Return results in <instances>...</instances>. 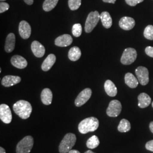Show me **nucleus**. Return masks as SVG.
<instances>
[{"mask_svg": "<svg viewBox=\"0 0 153 153\" xmlns=\"http://www.w3.org/2000/svg\"><path fill=\"white\" fill-rule=\"evenodd\" d=\"M14 112L22 119H28L32 112L33 108L31 104L27 101L21 100L16 102L13 106Z\"/></svg>", "mask_w": 153, "mask_h": 153, "instance_id": "f257e3e1", "label": "nucleus"}, {"mask_svg": "<svg viewBox=\"0 0 153 153\" xmlns=\"http://www.w3.org/2000/svg\"><path fill=\"white\" fill-rule=\"evenodd\" d=\"M99 121L95 117H90L81 121L78 125V131L81 134L95 131L98 128Z\"/></svg>", "mask_w": 153, "mask_h": 153, "instance_id": "f03ea898", "label": "nucleus"}, {"mask_svg": "<svg viewBox=\"0 0 153 153\" xmlns=\"http://www.w3.org/2000/svg\"><path fill=\"white\" fill-rule=\"evenodd\" d=\"M76 140V136L74 134L71 133L66 134L59 145V150L60 153H69L75 145Z\"/></svg>", "mask_w": 153, "mask_h": 153, "instance_id": "7ed1b4c3", "label": "nucleus"}, {"mask_svg": "<svg viewBox=\"0 0 153 153\" xmlns=\"http://www.w3.org/2000/svg\"><path fill=\"white\" fill-rule=\"evenodd\" d=\"M33 146V138L31 136L24 137L18 143L16 147V153H30Z\"/></svg>", "mask_w": 153, "mask_h": 153, "instance_id": "20e7f679", "label": "nucleus"}, {"mask_svg": "<svg viewBox=\"0 0 153 153\" xmlns=\"http://www.w3.org/2000/svg\"><path fill=\"white\" fill-rule=\"evenodd\" d=\"M100 19V15L98 11H92L89 13L85 23V31L87 33H91L96 27Z\"/></svg>", "mask_w": 153, "mask_h": 153, "instance_id": "39448f33", "label": "nucleus"}, {"mask_svg": "<svg viewBox=\"0 0 153 153\" xmlns=\"http://www.w3.org/2000/svg\"><path fill=\"white\" fill-rule=\"evenodd\" d=\"M136 50L132 48H128L124 50L121 58V62L124 65H131L137 59Z\"/></svg>", "mask_w": 153, "mask_h": 153, "instance_id": "423d86ee", "label": "nucleus"}, {"mask_svg": "<svg viewBox=\"0 0 153 153\" xmlns=\"http://www.w3.org/2000/svg\"><path fill=\"white\" fill-rule=\"evenodd\" d=\"M122 105L120 102L117 100H113L110 102L107 109V114L109 117H115L120 114Z\"/></svg>", "mask_w": 153, "mask_h": 153, "instance_id": "0eeeda50", "label": "nucleus"}, {"mask_svg": "<svg viewBox=\"0 0 153 153\" xmlns=\"http://www.w3.org/2000/svg\"><path fill=\"white\" fill-rule=\"evenodd\" d=\"M91 95L92 90L90 88H86L84 89L77 96L74 102L75 105L78 107L82 106V105L85 104L90 99Z\"/></svg>", "mask_w": 153, "mask_h": 153, "instance_id": "6e6552de", "label": "nucleus"}, {"mask_svg": "<svg viewBox=\"0 0 153 153\" xmlns=\"http://www.w3.org/2000/svg\"><path fill=\"white\" fill-rule=\"evenodd\" d=\"M136 74L138 82L143 86H145L149 81L148 69L143 66H139L136 69Z\"/></svg>", "mask_w": 153, "mask_h": 153, "instance_id": "1a4fd4ad", "label": "nucleus"}, {"mask_svg": "<svg viewBox=\"0 0 153 153\" xmlns=\"http://www.w3.org/2000/svg\"><path fill=\"white\" fill-rule=\"evenodd\" d=\"M0 119L5 124H9L12 120V114L9 107L5 104L0 105Z\"/></svg>", "mask_w": 153, "mask_h": 153, "instance_id": "9d476101", "label": "nucleus"}, {"mask_svg": "<svg viewBox=\"0 0 153 153\" xmlns=\"http://www.w3.org/2000/svg\"><path fill=\"white\" fill-rule=\"evenodd\" d=\"M19 33L20 36L24 39L30 38L31 33V28L27 22L22 21L19 25Z\"/></svg>", "mask_w": 153, "mask_h": 153, "instance_id": "9b49d317", "label": "nucleus"}, {"mask_svg": "<svg viewBox=\"0 0 153 153\" xmlns=\"http://www.w3.org/2000/svg\"><path fill=\"white\" fill-rule=\"evenodd\" d=\"M72 42L73 39L70 35L64 34L56 39L55 45L60 47H65L70 45Z\"/></svg>", "mask_w": 153, "mask_h": 153, "instance_id": "f8f14e48", "label": "nucleus"}, {"mask_svg": "<svg viewBox=\"0 0 153 153\" xmlns=\"http://www.w3.org/2000/svg\"><path fill=\"white\" fill-rule=\"evenodd\" d=\"M135 26V21L133 18L129 16H124L119 21V26L123 30H130Z\"/></svg>", "mask_w": 153, "mask_h": 153, "instance_id": "ddd939ff", "label": "nucleus"}, {"mask_svg": "<svg viewBox=\"0 0 153 153\" xmlns=\"http://www.w3.org/2000/svg\"><path fill=\"white\" fill-rule=\"evenodd\" d=\"M21 81V78L20 76H6L2 78L1 83L4 86L9 88L19 83Z\"/></svg>", "mask_w": 153, "mask_h": 153, "instance_id": "4468645a", "label": "nucleus"}, {"mask_svg": "<svg viewBox=\"0 0 153 153\" xmlns=\"http://www.w3.org/2000/svg\"><path fill=\"white\" fill-rule=\"evenodd\" d=\"M11 64L18 69H24L27 66V61L19 55H14L11 59Z\"/></svg>", "mask_w": 153, "mask_h": 153, "instance_id": "2eb2a0df", "label": "nucleus"}, {"mask_svg": "<svg viewBox=\"0 0 153 153\" xmlns=\"http://www.w3.org/2000/svg\"><path fill=\"white\" fill-rule=\"evenodd\" d=\"M31 47L33 55L37 57H42L45 54V49L44 46L38 41H33Z\"/></svg>", "mask_w": 153, "mask_h": 153, "instance_id": "dca6fc26", "label": "nucleus"}, {"mask_svg": "<svg viewBox=\"0 0 153 153\" xmlns=\"http://www.w3.org/2000/svg\"><path fill=\"white\" fill-rule=\"evenodd\" d=\"M16 36L13 33H9L6 39L5 49L7 53L11 52L15 48Z\"/></svg>", "mask_w": 153, "mask_h": 153, "instance_id": "f3484780", "label": "nucleus"}, {"mask_svg": "<svg viewBox=\"0 0 153 153\" xmlns=\"http://www.w3.org/2000/svg\"><path fill=\"white\" fill-rule=\"evenodd\" d=\"M104 90L107 94L111 97H114L117 93V90L114 82L111 80H107L104 83Z\"/></svg>", "mask_w": 153, "mask_h": 153, "instance_id": "a211bd4d", "label": "nucleus"}, {"mask_svg": "<svg viewBox=\"0 0 153 153\" xmlns=\"http://www.w3.org/2000/svg\"><path fill=\"white\" fill-rule=\"evenodd\" d=\"M40 98L42 103L45 105L51 104L53 98V94L51 90L48 88L43 89L41 93Z\"/></svg>", "mask_w": 153, "mask_h": 153, "instance_id": "6ab92c4d", "label": "nucleus"}, {"mask_svg": "<svg viewBox=\"0 0 153 153\" xmlns=\"http://www.w3.org/2000/svg\"><path fill=\"white\" fill-rule=\"evenodd\" d=\"M138 105L141 108H146L152 102V99L150 96L148 95L147 94L144 93H141L138 95Z\"/></svg>", "mask_w": 153, "mask_h": 153, "instance_id": "aec40b11", "label": "nucleus"}, {"mask_svg": "<svg viewBox=\"0 0 153 153\" xmlns=\"http://www.w3.org/2000/svg\"><path fill=\"white\" fill-rule=\"evenodd\" d=\"M56 56L53 54H50L48 55L47 58L44 60L42 65V69L43 71H47L51 69L52 66L54 65L56 62Z\"/></svg>", "mask_w": 153, "mask_h": 153, "instance_id": "412c9836", "label": "nucleus"}, {"mask_svg": "<svg viewBox=\"0 0 153 153\" xmlns=\"http://www.w3.org/2000/svg\"><path fill=\"white\" fill-rule=\"evenodd\" d=\"M125 82L129 88H137L138 85V80L136 76L131 73H127L125 76Z\"/></svg>", "mask_w": 153, "mask_h": 153, "instance_id": "4be33fe9", "label": "nucleus"}, {"mask_svg": "<svg viewBox=\"0 0 153 153\" xmlns=\"http://www.w3.org/2000/svg\"><path fill=\"white\" fill-rule=\"evenodd\" d=\"M100 20L103 24V26L105 28H109L112 26V19L108 12H102L100 14Z\"/></svg>", "mask_w": 153, "mask_h": 153, "instance_id": "5701e85b", "label": "nucleus"}, {"mask_svg": "<svg viewBox=\"0 0 153 153\" xmlns=\"http://www.w3.org/2000/svg\"><path fill=\"white\" fill-rule=\"evenodd\" d=\"M81 56V51L78 47L71 48L68 53V57L72 61L78 60Z\"/></svg>", "mask_w": 153, "mask_h": 153, "instance_id": "b1692460", "label": "nucleus"}, {"mask_svg": "<svg viewBox=\"0 0 153 153\" xmlns=\"http://www.w3.org/2000/svg\"><path fill=\"white\" fill-rule=\"evenodd\" d=\"M131 129V126L129 121L126 119H123L120 121L119 125L117 127V129L120 132L124 133L129 131Z\"/></svg>", "mask_w": 153, "mask_h": 153, "instance_id": "393cba45", "label": "nucleus"}, {"mask_svg": "<svg viewBox=\"0 0 153 153\" xmlns=\"http://www.w3.org/2000/svg\"><path fill=\"white\" fill-rule=\"evenodd\" d=\"M100 141L98 137L95 135H94L92 137L89 138L86 142V146L88 149H94L97 148L99 145Z\"/></svg>", "mask_w": 153, "mask_h": 153, "instance_id": "a878e982", "label": "nucleus"}, {"mask_svg": "<svg viewBox=\"0 0 153 153\" xmlns=\"http://www.w3.org/2000/svg\"><path fill=\"white\" fill-rule=\"evenodd\" d=\"M58 1L59 0H45L43 5V10L45 11H51L57 5Z\"/></svg>", "mask_w": 153, "mask_h": 153, "instance_id": "bb28decb", "label": "nucleus"}, {"mask_svg": "<svg viewBox=\"0 0 153 153\" xmlns=\"http://www.w3.org/2000/svg\"><path fill=\"white\" fill-rule=\"evenodd\" d=\"M72 33L75 37H79L82 32V26L79 23H76L72 27Z\"/></svg>", "mask_w": 153, "mask_h": 153, "instance_id": "cd10ccee", "label": "nucleus"}, {"mask_svg": "<svg viewBox=\"0 0 153 153\" xmlns=\"http://www.w3.org/2000/svg\"><path fill=\"white\" fill-rule=\"evenodd\" d=\"M143 35L145 38L149 40H153V26L148 25L144 30Z\"/></svg>", "mask_w": 153, "mask_h": 153, "instance_id": "c85d7f7f", "label": "nucleus"}, {"mask_svg": "<svg viewBox=\"0 0 153 153\" xmlns=\"http://www.w3.org/2000/svg\"><path fill=\"white\" fill-rule=\"evenodd\" d=\"M68 5L71 10H76L81 5V0H69Z\"/></svg>", "mask_w": 153, "mask_h": 153, "instance_id": "c756f323", "label": "nucleus"}, {"mask_svg": "<svg viewBox=\"0 0 153 153\" xmlns=\"http://www.w3.org/2000/svg\"><path fill=\"white\" fill-rule=\"evenodd\" d=\"M9 7L10 6L8 4L4 2H1L0 3V13H4L5 11H7L9 9Z\"/></svg>", "mask_w": 153, "mask_h": 153, "instance_id": "7c9ffc66", "label": "nucleus"}, {"mask_svg": "<svg viewBox=\"0 0 153 153\" xmlns=\"http://www.w3.org/2000/svg\"><path fill=\"white\" fill-rule=\"evenodd\" d=\"M143 1V0H126V3L131 6H135L138 4Z\"/></svg>", "mask_w": 153, "mask_h": 153, "instance_id": "2f4dec72", "label": "nucleus"}, {"mask_svg": "<svg viewBox=\"0 0 153 153\" xmlns=\"http://www.w3.org/2000/svg\"><path fill=\"white\" fill-rule=\"evenodd\" d=\"M145 52L149 56L153 57V47L149 46L145 48Z\"/></svg>", "mask_w": 153, "mask_h": 153, "instance_id": "473e14b6", "label": "nucleus"}, {"mask_svg": "<svg viewBox=\"0 0 153 153\" xmlns=\"http://www.w3.org/2000/svg\"><path fill=\"white\" fill-rule=\"evenodd\" d=\"M146 149L151 152H153V140L150 141L146 143L145 145Z\"/></svg>", "mask_w": 153, "mask_h": 153, "instance_id": "72a5a7b5", "label": "nucleus"}, {"mask_svg": "<svg viewBox=\"0 0 153 153\" xmlns=\"http://www.w3.org/2000/svg\"><path fill=\"white\" fill-rule=\"evenodd\" d=\"M24 1L25 2V3L27 5H32L33 2V0H24Z\"/></svg>", "mask_w": 153, "mask_h": 153, "instance_id": "f704fd0d", "label": "nucleus"}, {"mask_svg": "<svg viewBox=\"0 0 153 153\" xmlns=\"http://www.w3.org/2000/svg\"><path fill=\"white\" fill-rule=\"evenodd\" d=\"M116 0H103V1L104 2L107 3H112V4H115Z\"/></svg>", "mask_w": 153, "mask_h": 153, "instance_id": "c9c22d12", "label": "nucleus"}, {"mask_svg": "<svg viewBox=\"0 0 153 153\" xmlns=\"http://www.w3.org/2000/svg\"><path fill=\"white\" fill-rule=\"evenodd\" d=\"M149 128H150V129L151 131L153 133V121L150 123V126H149Z\"/></svg>", "mask_w": 153, "mask_h": 153, "instance_id": "e433bc0d", "label": "nucleus"}, {"mask_svg": "<svg viewBox=\"0 0 153 153\" xmlns=\"http://www.w3.org/2000/svg\"><path fill=\"white\" fill-rule=\"evenodd\" d=\"M68 153H81L76 150H71Z\"/></svg>", "mask_w": 153, "mask_h": 153, "instance_id": "4c0bfd02", "label": "nucleus"}, {"mask_svg": "<svg viewBox=\"0 0 153 153\" xmlns=\"http://www.w3.org/2000/svg\"><path fill=\"white\" fill-rule=\"evenodd\" d=\"M0 153H6L5 150L2 147L0 148Z\"/></svg>", "mask_w": 153, "mask_h": 153, "instance_id": "58836bf2", "label": "nucleus"}, {"mask_svg": "<svg viewBox=\"0 0 153 153\" xmlns=\"http://www.w3.org/2000/svg\"><path fill=\"white\" fill-rule=\"evenodd\" d=\"M85 153H94V152H92L91 150H88V151H86V152Z\"/></svg>", "mask_w": 153, "mask_h": 153, "instance_id": "ea45409f", "label": "nucleus"}, {"mask_svg": "<svg viewBox=\"0 0 153 153\" xmlns=\"http://www.w3.org/2000/svg\"><path fill=\"white\" fill-rule=\"evenodd\" d=\"M5 1V0H1V2H2V1Z\"/></svg>", "mask_w": 153, "mask_h": 153, "instance_id": "a19ab883", "label": "nucleus"}, {"mask_svg": "<svg viewBox=\"0 0 153 153\" xmlns=\"http://www.w3.org/2000/svg\"><path fill=\"white\" fill-rule=\"evenodd\" d=\"M152 107H153V103H152Z\"/></svg>", "mask_w": 153, "mask_h": 153, "instance_id": "79ce46f5", "label": "nucleus"}]
</instances>
